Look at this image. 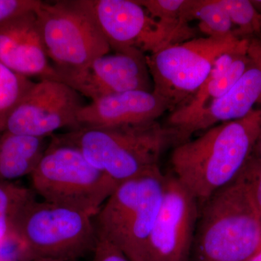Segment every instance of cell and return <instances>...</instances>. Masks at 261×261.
Wrapping results in <instances>:
<instances>
[{"mask_svg": "<svg viewBox=\"0 0 261 261\" xmlns=\"http://www.w3.org/2000/svg\"><path fill=\"white\" fill-rule=\"evenodd\" d=\"M35 197L32 189L15 181H0V245L14 234L19 219Z\"/></svg>", "mask_w": 261, "mask_h": 261, "instance_id": "18", "label": "cell"}, {"mask_svg": "<svg viewBox=\"0 0 261 261\" xmlns=\"http://www.w3.org/2000/svg\"><path fill=\"white\" fill-rule=\"evenodd\" d=\"M190 20H199V28L207 37H226L233 34V24L220 0H193Z\"/></svg>", "mask_w": 261, "mask_h": 261, "instance_id": "19", "label": "cell"}, {"mask_svg": "<svg viewBox=\"0 0 261 261\" xmlns=\"http://www.w3.org/2000/svg\"><path fill=\"white\" fill-rule=\"evenodd\" d=\"M200 206L173 174L166 175L162 202L152 228L144 261H191Z\"/></svg>", "mask_w": 261, "mask_h": 261, "instance_id": "10", "label": "cell"}, {"mask_svg": "<svg viewBox=\"0 0 261 261\" xmlns=\"http://www.w3.org/2000/svg\"><path fill=\"white\" fill-rule=\"evenodd\" d=\"M129 259L132 261H144L142 259H141L140 257L137 256L130 257Z\"/></svg>", "mask_w": 261, "mask_h": 261, "instance_id": "30", "label": "cell"}, {"mask_svg": "<svg viewBox=\"0 0 261 261\" xmlns=\"http://www.w3.org/2000/svg\"><path fill=\"white\" fill-rule=\"evenodd\" d=\"M87 3L115 53L137 49L153 54L197 35L190 24L169 25L153 18L137 0H87Z\"/></svg>", "mask_w": 261, "mask_h": 261, "instance_id": "9", "label": "cell"}, {"mask_svg": "<svg viewBox=\"0 0 261 261\" xmlns=\"http://www.w3.org/2000/svg\"><path fill=\"white\" fill-rule=\"evenodd\" d=\"M251 64L252 61L247 51V54L238 58L224 74L216 75L210 73L193 97L181 107L171 112L168 117L167 124L186 118L222 97L232 88Z\"/></svg>", "mask_w": 261, "mask_h": 261, "instance_id": "17", "label": "cell"}, {"mask_svg": "<svg viewBox=\"0 0 261 261\" xmlns=\"http://www.w3.org/2000/svg\"><path fill=\"white\" fill-rule=\"evenodd\" d=\"M261 247V217L240 175L200 208L191 261H247Z\"/></svg>", "mask_w": 261, "mask_h": 261, "instance_id": "3", "label": "cell"}, {"mask_svg": "<svg viewBox=\"0 0 261 261\" xmlns=\"http://www.w3.org/2000/svg\"><path fill=\"white\" fill-rule=\"evenodd\" d=\"M35 13L47 56L67 85L111 51L87 0L41 1Z\"/></svg>", "mask_w": 261, "mask_h": 261, "instance_id": "5", "label": "cell"}, {"mask_svg": "<svg viewBox=\"0 0 261 261\" xmlns=\"http://www.w3.org/2000/svg\"><path fill=\"white\" fill-rule=\"evenodd\" d=\"M248 56L252 61L261 68V40L260 39H250L248 48ZM258 103L261 104V97Z\"/></svg>", "mask_w": 261, "mask_h": 261, "instance_id": "26", "label": "cell"}, {"mask_svg": "<svg viewBox=\"0 0 261 261\" xmlns=\"http://www.w3.org/2000/svg\"><path fill=\"white\" fill-rule=\"evenodd\" d=\"M69 86L92 101L128 91H153L146 56L137 49L96 58Z\"/></svg>", "mask_w": 261, "mask_h": 261, "instance_id": "13", "label": "cell"}, {"mask_svg": "<svg viewBox=\"0 0 261 261\" xmlns=\"http://www.w3.org/2000/svg\"><path fill=\"white\" fill-rule=\"evenodd\" d=\"M250 40L233 34L195 38L146 56L153 92L168 103L173 112L200 89L219 57Z\"/></svg>", "mask_w": 261, "mask_h": 261, "instance_id": "8", "label": "cell"}, {"mask_svg": "<svg viewBox=\"0 0 261 261\" xmlns=\"http://www.w3.org/2000/svg\"><path fill=\"white\" fill-rule=\"evenodd\" d=\"M250 192L261 217V161L252 153L239 173Z\"/></svg>", "mask_w": 261, "mask_h": 261, "instance_id": "23", "label": "cell"}, {"mask_svg": "<svg viewBox=\"0 0 261 261\" xmlns=\"http://www.w3.org/2000/svg\"><path fill=\"white\" fill-rule=\"evenodd\" d=\"M260 97L261 68L252 61L241 78L224 95L197 112L166 126L174 128L183 143L196 132H205L220 123L236 121L247 116L255 109L254 106L259 102Z\"/></svg>", "mask_w": 261, "mask_h": 261, "instance_id": "14", "label": "cell"}, {"mask_svg": "<svg viewBox=\"0 0 261 261\" xmlns=\"http://www.w3.org/2000/svg\"><path fill=\"white\" fill-rule=\"evenodd\" d=\"M166 185L159 166L121 182L93 218L97 236L128 257H142L159 214Z\"/></svg>", "mask_w": 261, "mask_h": 261, "instance_id": "6", "label": "cell"}, {"mask_svg": "<svg viewBox=\"0 0 261 261\" xmlns=\"http://www.w3.org/2000/svg\"><path fill=\"white\" fill-rule=\"evenodd\" d=\"M93 254L92 261H132L119 247L99 236H97Z\"/></svg>", "mask_w": 261, "mask_h": 261, "instance_id": "24", "label": "cell"}, {"mask_svg": "<svg viewBox=\"0 0 261 261\" xmlns=\"http://www.w3.org/2000/svg\"><path fill=\"white\" fill-rule=\"evenodd\" d=\"M24 261H58V260H50V259L36 258V259H31V260H24Z\"/></svg>", "mask_w": 261, "mask_h": 261, "instance_id": "29", "label": "cell"}, {"mask_svg": "<svg viewBox=\"0 0 261 261\" xmlns=\"http://www.w3.org/2000/svg\"><path fill=\"white\" fill-rule=\"evenodd\" d=\"M38 0H0V23L25 12L35 10Z\"/></svg>", "mask_w": 261, "mask_h": 261, "instance_id": "25", "label": "cell"}, {"mask_svg": "<svg viewBox=\"0 0 261 261\" xmlns=\"http://www.w3.org/2000/svg\"><path fill=\"white\" fill-rule=\"evenodd\" d=\"M30 177L33 191L43 201L92 218L118 185L91 165L80 149L54 136Z\"/></svg>", "mask_w": 261, "mask_h": 261, "instance_id": "4", "label": "cell"}, {"mask_svg": "<svg viewBox=\"0 0 261 261\" xmlns=\"http://www.w3.org/2000/svg\"><path fill=\"white\" fill-rule=\"evenodd\" d=\"M233 27V34L242 39L261 40V13L249 0H220Z\"/></svg>", "mask_w": 261, "mask_h": 261, "instance_id": "21", "label": "cell"}, {"mask_svg": "<svg viewBox=\"0 0 261 261\" xmlns=\"http://www.w3.org/2000/svg\"><path fill=\"white\" fill-rule=\"evenodd\" d=\"M34 84L0 61V133L5 130L10 115Z\"/></svg>", "mask_w": 261, "mask_h": 261, "instance_id": "20", "label": "cell"}, {"mask_svg": "<svg viewBox=\"0 0 261 261\" xmlns=\"http://www.w3.org/2000/svg\"><path fill=\"white\" fill-rule=\"evenodd\" d=\"M0 61L15 73L29 78L63 83L49 61L35 10L0 23Z\"/></svg>", "mask_w": 261, "mask_h": 261, "instance_id": "12", "label": "cell"}, {"mask_svg": "<svg viewBox=\"0 0 261 261\" xmlns=\"http://www.w3.org/2000/svg\"><path fill=\"white\" fill-rule=\"evenodd\" d=\"M14 233L21 246V261H75L93 253L97 239L93 218L74 209L37 200L24 211Z\"/></svg>", "mask_w": 261, "mask_h": 261, "instance_id": "7", "label": "cell"}, {"mask_svg": "<svg viewBox=\"0 0 261 261\" xmlns=\"http://www.w3.org/2000/svg\"><path fill=\"white\" fill-rule=\"evenodd\" d=\"M252 154L256 156L257 159H260L261 161V130L260 135H259L258 137H257L256 143H255Z\"/></svg>", "mask_w": 261, "mask_h": 261, "instance_id": "27", "label": "cell"}, {"mask_svg": "<svg viewBox=\"0 0 261 261\" xmlns=\"http://www.w3.org/2000/svg\"><path fill=\"white\" fill-rule=\"evenodd\" d=\"M261 130V108L236 121L220 123L173 147V174L201 207L233 181L253 152Z\"/></svg>", "mask_w": 261, "mask_h": 261, "instance_id": "1", "label": "cell"}, {"mask_svg": "<svg viewBox=\"0 0 261 261\" xmlns=\"http://www.w3.org/2000/svg\"><path fill=\"white\" fill-rule=\"evenodd\" d=\"M84 106L82 94L70 86L42 80L34 83L7 121L15 135L47 138L63 128H80L77 114Z\"/></svg>", "mask_w": 261, "mask_h": 261, "instance_id": "11", "label": "cell"}, {"mask_svg": "<svg viewBox=\"0 0 261 261\" xmlns=\"http://www.w3.org/2000/svg\"><path fill=\"white\" fill-rule=\"evenodd\" d=\"M47 138L0 133V181L30 176L47 149Z\"/></svg>", "mask_w": 261, "mask_h": 261, "instance_id": "16", "label": "cell"}, {"mask_svg": "<svg viewBox=\"0 0 261 261\" xmlns=\"http://www.w3.org/2000/svg\"><path fill=\"white\" fill-rule=\"evenodd\" d=\"M247 261H261V247Z\"/></svg>", "mask_w": 261, "mask_h": 261, "instance_id": "28", "label": "cell"}, {"mask_svg": "<svg viewBox=\"0 0 261 261\" xmlns=\"http://www.w3.org/2000/svg\"><path fill=\"white\" fill-rule=\"evenodd\" d=\"M170 111L168 103L153 91L108 94L84 106L77 114L81 126H118L156 121Z\"/></svg>", "mask_w": 261, "mask_h": 261, "instance_id": "15", "label": "cell"}, {"mask_svg": "<svg viewBox=\"0 0 261 261\" xmlns=\"http://www.w3.org/2000/svg\"><path fill=\"white\" fill-rule=\"evenodd\" d=\"M153 18L169 25L190 24L193 0H137Z\"/></svg>", "mask_w": 261, "mask_h": 261, "instance_id": "22", "label": "cell"}, {"mask_svg": "<svg viewBox=\"0 0 261 261\" xmlns=\"http://www.w3.org/2000/svg\"><path fill=\"white\" fill-rule=\"evenodd\" d=\"M58 140L80 149L94 168L117 185L159 166L166 149L182 143L174 128L152 121L118 126H81Z\"/></svg>", "mask_w": 261, "mask_h": 261, "instance_id": "2", "label": "cell"}]
</instances>
